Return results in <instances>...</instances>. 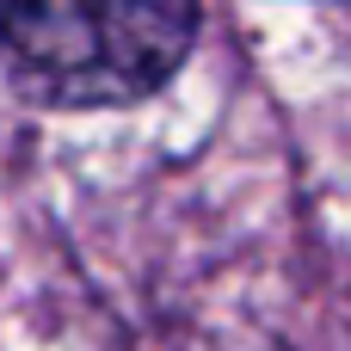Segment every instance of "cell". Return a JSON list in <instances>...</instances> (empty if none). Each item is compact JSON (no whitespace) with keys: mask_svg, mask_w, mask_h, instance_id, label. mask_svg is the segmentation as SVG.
Wrapping results in <instances>:
<instances>
[{"mask_svg":"<svg viewBox=\"0 0 351 351\" xmlns=\"http://www.w3.org/2000/svg\"><path fill=\"white\" fill-rule=\"evenodd\" d=\"M197 12L173 0H31L0 6V62L37 105H123L154 93L191 49Z\"/></svg>","mask_w":351,"mask_h":351,"instance_id":"6da1fadb","label":"cell"}]
</instances>
